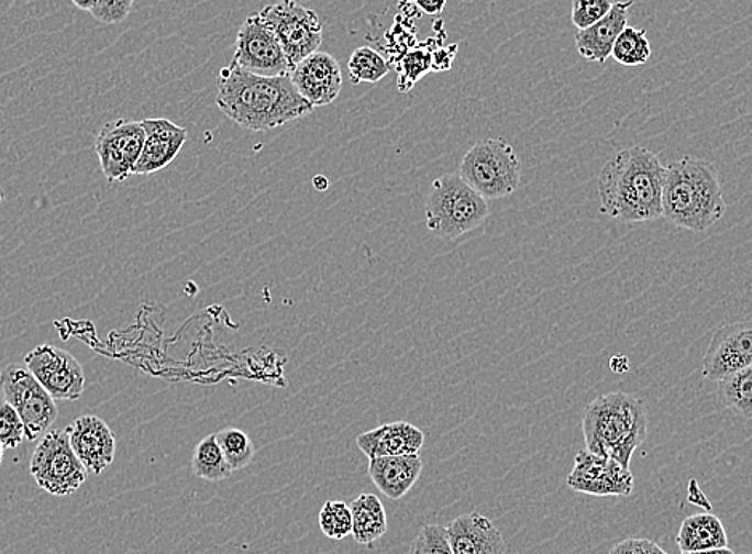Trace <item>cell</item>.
<instances>
[{
	"label": "cell",
	"instance_id": "1",
	"mask_svg": "<svg viewBox=\"0 0 752 554\" xmlns=\"http://www.w3.org/2000/svg\"><path fill=\"white\" fill-rule=\"evenodd\" d=\"M217 107L226 118L251 132H268L303 119L314 111L290 76L266 77L231 63L218 75Z\"/></svg>",
	"mask_w": 752,
	"mask_h": 554
},
{
	"label": "cell",
	"instance_id": "2",
	"mask_svg": "<svg viewBox=\"0 0 752 554\" xmlns=\"http://www.w3.org/2000/svg\"><path fill=\"white\" fill-rule=\"evenodd\" d=\"M666 167L644 146L621 149L599 175L600 213L623 223L655 222L663 217Z\"/></svg>",
	"mask_w": 752,
	"mask_h": 554
},
{
	"label": "cell",
	"instance_id": "3",
	"mask_svg": "<svg viewBox=\"0 0 752 554\" xmlns=\"http://www.w3.org/2000/svg\"><path fill=\"white\" fill-rule=\"evenodd\" d=\"M719 170L709 160L685 156L666 167L663 219L681 230L703 233L726 215Z\"/></svg>",
	"mask_w": 752,
	"mask_h": 554
},
{
	"label": "cell",
	"instance_id": "4",
	"mask_svg": "<svg viewBox=\"0 0 752 554\" xmlns=\"http://www.w3.org/2000/svg\"><path fill=\"white\" fill-rule=\"evenodd\" d=\"M649 434V413L638 396L607 392L594 399L583 412L586 448L600 457L613 458L629 469L631 458Z\"/></svg>",
	"mask_w": 752,
	"mask_h": 554
},
{
	"label": "cell",
	"instance_id": "5",
	"mask_svg": "<svg viewBox=\"0 0 752 554\" xmlns=\"http://www.w3.org/2000/svg\"><path fill=\"white\" fill-rule=\"evenodd\" d=\"M428 230L455 241L483 226L490 215L487 199L474 191L458 174H445L432 181L424 203Z\"/></svg>",
	"mask_w": 752,
	"mask_h": 554
},
{
	"label": "cell",
	"instance_id": "6",
	"mask_svg": "<svg viewBox=\"0 0 752 554\" xmlns=\"http://www.w3.org/2000/svg\"><path fill=\"white\" fill-rule=\"evenodd\" d=\"M458 175L485 199L515 195L522 180V164L505 138H485L467 149Z\"/></svg>",
	"mask_w": 752,
	"mask_h": 554
},
{
	"label": "cell",
	"instance_id": "7",
	"mask_svg": "<svg viewBox=\"0 0 752 554\" xmlns=\"http://www.w3.org/2000/svg\"><path fill=\"white\" fill-rule=\"evenodd\" d=\"M30 472L42 490L55 497H68L86 483V466L77 457L66 430L48 431L34 448Z\"/></svg>",
	"mask_w": 752,
	"mask_h": 554
},
{
	"label": "cell",
	"instance_id": "8",
	"mask_svg": "<svg viewBox=\"0 0 752 554\" xmlns=\"http://www.w3.org/2000/svg\"><path fill=\"white\" fill-rule=\"evenodd\" d=\"M0 381L3 399L19 412L26 440L36 441L48 433L58 419V407L31 370L24 364H9L0 372Z\"/></svg>",
	"mask_w": 752,
	"mask_h": 554
},
{
	"label": "cell",
	"instance_id": "9",
	"mask_svg": "<svg viewBox=\"0 0 752 554\" xmlns=\"http://www.w3.org/2000/svg\"><path fill=\"white\" fill-rule=\"evenodd\" d=\"M263 23L273 31L286 52L291 66L303 62L322 45L323 24L314 10L297 0H280L256 12Z\"/></svg>",
	"mask_w": 752,
	"mask_h": 554
},
{
	"label": "cell",
	"instance_id": "10",
	"mask_svg": "<svg viewBox=\"0 0 752 554\" xmlns=\"http://www.w3.org/2000/svg\"><path fill=\"white\" fill-rule=\"evenodd\" d=\"M233 62L258 76H290L294 71L283 45L258 13L248 16L239 30Z\"/></svg>",
	"mask_w": 752,
	"mask_h": 554
},
{
	"label": "cell",
	"instance_id": "11",
	"mask_svg": "<svg viewBox=\"0 0 752 554\" xmlns=\"http://www.w3.org/2000/svg\"><path fill=\"white\" fill-rule=\"evenodd\" d=\"M144 138L143 122L119 121L107 122L100 129L95 142L101 171L111 184L124 181L132 177L133 167L142 156Z\"/></svg>",
	"mask_w": 752,
	"mask_h": 554
},
{
	"label": "cell",
	"instance_id": "12",
	"mask_svg": "<svg viewBox=\"0 0 752 554\" xmlns=\"http://www.w3.org/2000/svg\"><path fill=\"white\" fill-rule=\"evenodd\" d=\"M24 366L55 401H77L82 398L86 374L71 353L52 345H38L26 354Z\"/></svg>",
	"mask_w": 752,
	"mask_h": 554
},
{
	"label": "cell",
	"instance_id": "13",
	"mask_svg": "<svg viewBox=\"0 0 752 554\" xmlns=\"http://www.w3.org/2000/svg\"><path fill=\"white\" fill-rule=\"evenodd\" d=\"M752 366V319L720 325L701 363L706 380L720 381Z\"/></svg>",
	"mask_w": 752,
	"mask_h": 554
},
{
	"label": "cell",
	"instance_id": "14",
	"mask_svg": "<svg viewBox=\"0 0 752 554\" xmlns=\"http://www.w3.org/2000/svg\"><path fill=\"white\" fill-rule=\"evenodd\" d=\"M567 486L586 496L629 497L634 490V476L613 458L600 457L583 448L576 454Z\"/></svg>",
	"mask_w": 752,
	"mask_h": 554
},
{
	"label": "cell",
	"instance_id": "15",
	"mask_svg": "<svg viewBox=\"0 0 752 554\" xmlns=\"http://www.w3.org/2000/svg\"><path fill=\"white\" fill-rule=\"evenodd\" d=\"M298 92L312 108L333 103L343 89L339 59L327 52H314L295 66L290 75Z\"/></svg>",
	"mask_w": 752,
	"mask_h": 554
},
{
	"label": "cell",
	"instance_id": "16",
	"mask_svg": "<svg viewBox=\"0 0 752 554\" xmlns=\"http://www.w3.org/2000/svg\"><path fill=\"white\" fill-rule=\"evenodd\" d=\"M66 433L87 472L101 475L114 462L115 436L100 417H80L66 428Z\"/></svg>",
	"mask_w": 752,
	"mask_h": 554
},
{
	"label": "cell",
	"instance_id": "17",
	"mask_svg": "<svg viewBox=\"0 0 752 554\" xmlns=\"http://www.w3.org/2000/svg\"><path fill=\"white\" fill-rule=\"evenodd\" d=\"M142 122L146 138L133 175L156 174L177 159L188 140V130L168 119H144Z\"/></svg>",
	"mask_w": 752,
	"mask_h": 554
},
{
	"label": "cell",
	"instance_id": "18",
	"mask_svg": "<svg viewBox=\"0 0 752 554\" xmlns=\"http://www.w3.org/2000/svg\"><path fill=\"white\" fill-rule=\"evenodd\" d=\"M445 529L453 554H506L501 532L477 511L453 519Z\"/></svg>",
	"mask_w": 752,
	"mask_h": 554
},
{
	"label": "cell",
	"instance_id": "19",
	"mask_svg": "<svg viewBox=\"0 0 752 554\" xmlns=\"http://www.w3.org/2000/svg\"><path fill=\"white\" fill-rule=\"evenodd\" d=\"M424 436L420 428L409 422H392L358 434L356 443L368 461L392 455H417L423 448Z\"/></svg>",
	"mask_w": 752,
	"mask_h": 554
},
{
	"label": "cell",
	"instance_id": "20",
	"mask_svg": "<svg viewBox=\"0 0 752 554\" xmlns=\"http://www.w3.org/2000/svg\"><path fill=\"white\" fill-rule=\"evenodd\" d=\"M632 5H634V0L615 2L610 12L602 20L576 33V51L586 62L604 65L609 59L615 41L620 36L621 31L628 26L629 10Z\"/></svg>",
	"mask_w": 752,
	"mask_h": 554
},
{
	"label": "cell",
	"instance_id": "21",
	"mask_svg": "<svg viewBox=\"0 0 752 554\" xmlns=\"http://www.w3.org/2000/svg\"><path fill=\"white\" fill-rule=\"evenodd\" d=\"M423 472L420 455H392V457L372 458L368 476L376 489L389 500H400L412 490Z\"/></svg>",
	"mask_w": 752,
	"mask_h": 554
},
{
	"label": "cell",
	"instance_id": "22",
	"mask_svg": "<svg viewBox=\"0 0 752 554\" xmlns=\"http://www.w3.org/2000/svg\"><path fill=\"white\" fill-rule=\"evenodd\" d=\"M676 543L681 552H701L729 546V539L722 521L716 514L698 513L684 519Z\"/></svg>",
	"mask_w": 752,
	"mask_h": 554
},
{
	"label": "cell",
	"instance_id": "23",
	"mask_svg": "<svg viewBox=\"0 0 752 554\" xmlns=\"http://www.w3.org/2000/svg\"><path fill=\"white\" fill-rule=\"evenodd\" d=\"M354 540L362 546L374 545L388 532V517L385 505L374 494H361L351 501Z\"/></svg>",
	"mask_w": 752,
	"mask_h": 554
},
{
	"label": "cell",
	"instance_id": "24",
	"mask_svg": "<svg viewBox=\"0 0 752 554\" xmlns=\"http://www.w3.org/2000/svg\"><path fill=\"white\" fill-rule=\"evenodd\" d=\"M717 401L744 419H752V366L717 381Z\"/></svg>",
	"mask_w": 752,
	"mask_h": 554
},
{
	"label": "cell",
	"instance_id": "25",
	"mask_svg": "<svg viewBox=\"0 0 752 554\" xmlns=\"http://www.w3.org/2000/svg\"><path fill=\"white\" fill-rule=\"evenodd\" d=\"M192 473L200 479L218 483L233 475L230 463L217 441V434H209L196 447L192 455Z\"/></svg>",
	"mask_w": 752,
	"mask_h": 554
},
{
	"label": "cell",
	"instance_id": "26",
	"mask_svg": "<svg viewBox=\"0 0 752 554\" xmlns=\"http://www.w3.org/2000/svg\"><path fill=\"white\" fill-rule=\"evenodd\" d=\"M432 48L430 42L410 48L406 55L397 59V90L410 92L414 84L420 82L431 71Z\"/></svg>",
	"mask_w": 752,
	"mask_h": 554
},
{
	"label": "cell",
	"instance_id": "27",
	"mask_svg": "<svg viewBox=\"0 0 752 554\" xmlns=\"http://www.w3.org/2000/svg\"><path fill=\"white\" fill-rule=\"evenodd\" d=\"M353 84H378L391 69V62L372 47H357L347 62Z\"/></svg>",
	"mask_w": 752,
	"mask_h": 554
},
{
	"label": "cell",
	"instance_id": "28",
	"mask_svg": "<svg viewBox=\"0 0 752 554\" xmlns=\"http://www.w3.org/2000/svg\"><path fill=\"white\" fill-rule=\"evenodd\" d=\"M615 62L623 66H642L652 56L649 37L645 30L627 26L615 41L611 48Z\"/></svg>",
	"mask_w": 752,
	"mask_h": 554
},
{
	"label": "cell",
	"instance_id": "29",
	"mask_svg": "<svg viewBox=\"0 0 752 554\" xmlns=\"http://www.w3.org/2000/svg\"><path fill=\"white\" fill-rule=\"evenodd\" d=\"M215 434L218 444H220L224 458L230 463L233 473L241 472L251 465L256 451L251 436L245 431L237 430V428H226V430L218 431Z\"/></svg>",
	"mask_w": 752,
	"mask_h": 554
},
{
	"label": "cell",
	"instance_id": "30",
	"mask_svg": "<svg viewBox=\"0 0 752 554\" xmlns=\"http://www.w3.org/2000/svg\"><path fill=\"white\" fill-rule=\"evenodd\" d=\"M319 525L327 539L343 540L353 534V514L346 501L330 500L319 513Z\"/></svg>",
	"mask_w": 752,
	"mask_h": 554
},
{
	"label": "cell",
	"instance_id": "31",
	"mask_svg": "<svg viewBox=\"0 0 752 554\" xmlns=\"http://www.w3.org/2000/svg\"><path fill=\"white\" fill-rule=\"evenodd\" d=\"M409 554H453L447 529L439 524L424 525L414 536Z\"/></svg>",
	"mask_w": 752,
	"mask_h": 554
},
{
	"label": "cell",
	"instance_id": "32",
	"mask_svg": "<svg viewBox=\"0 0 752 554\" xmlns=\"http://www.w3.org/2000/svg\"><path fill=\"white\" fill-rule=\"evenodd\" d=\"M615 5L613 0H574L572 3V23L582 31L602 20Z\"/></svg>",
	"mask_w": 752,
	"mask_h": 554
},
{
	"label": "cell",
	"instance_id": "33",
	"mask_svg": "<svg viewBox=\"0 0 752 554\" xmlns=\"http://www.w3.org/2000/svg\"><path fill=\"white\" fill-rule=\"evenodd\" d=\"M24 425L19 412L5 399L0 401V444L5 448H15L23 443Z\"/></svg>",
	"mask_w": 752,
	"mask_h": 554
},
{
	"label": "cell",
	"instance_id": "34",
	"mask_svg": "<svg viewBox=\"0 0 752 554\" xmlns=\"http://www.w3.org/2000/svg\"><path fill=\"white\" fill-rule=\"evenodd\" d=\"M135 0H100L91 15L103 24H119L129 19Z\"/></svg>",
	"mask_w": 752,
	"mask_h": 554
},
{
	"label": "cell",
	"instance_id": "35",
	"mask_svg": "<svg viewBox=\"0 0 752 554\" xmlns=\"http://www.w3.org/2000/svg\"><path fill=\"white\" fill-rule=\"evenodd\" d=\"M609 554H670L649 539H627L615 545Z\"/></svg>",
	"mask_w": 752,
	"mask_h": 554
},
{
	"label": "cell",
	"instance_id": "36",
	"mask_svg": "<svg viewBox=\"0 0 752 554\" xmlns=\"http://www.w3.org/2000/svg\"><path fill=\"white\" fill-rule=\"evenodd\" d=\"M456 52H458V45H450V47L439 45L435 51H432L431 71H449L452 68Z\"/></svg>",
	"mask_w": 752,
	"mask_h": 554
},
{
	"label": "cell",
	"instance_id": "37",
	"mask_svg": "<svg viewBox=\"0 0 752 554\" xmlns=\"http://www.w3.org/2000/svg\"><path fill=\"white\" fill-rule=\"evenodd\" d=\"M414 7L427 15H441L444 12L447 0H414Z\"/></svg>",
	"mask_w": 752,
	"mask_h": 554
},
{
	"label": "cell",
	"instance_id": "38",
	"mask_svg": "<svg viewBox=\"0 0 752 554\" xmlns=\"http://www.w3.org/2000/svg\"><path fill=\"white\" fill-rule=\"evenodd\" d=\"M609 366L615 374H624L629 370V359L623 354H615L613 357H610Z\"/></svg>",
	"mask_w": 752,
	"mask_h": 554
},
{
	"label": "cell",
	"instance_id": "39",
	"mask_svg": "<svg viewBox=\"0 0 752 554\" xmlns=\"http://www.w3.org/2000/svg\"><path fill=\"white\" fill-rule=\"evenodd\" d=\"M73 5L76 7V9L82 10V12H90L91 10L95 9V7L98 5V2L100 0H71Z\"/></svg>",
	"mask_w": 752,
	"mask_h": 554
},
{
	"label": "cell",
	"instance_id": "40",
	"mask_svg": "<svg viewBox=\"0 0 752 554\" xmlns=\"http://www.w3.org/2000/svg\"><path fill=\"white\" fill-rule=\"evenodd\" d=\"M681 554H734V552L733 550H730L729 546H723V549L701 550V552H682Z\"/></svg>",
	"mask_w": 752,
	"mask_h": 554
},
{
	"label": "cell",
	"instance_id": "41",
	"mask_svg": "<svg viewBox=\"0 0 752 554\" xmlns=\"http://www.w3.org/2000/svg\"><path fill=\"white\" fill-rule=\"evenodd\" d=\"M314 185H316V188L319 189V191H323V189H327V185H329V181H327L325 178L316 177L314 178Z\"/></svg>",
	"mask_w": 752,
	"mask_h": 554
},
{
	"label": "cell",
	"instance_id": "42",
	"mask_svg": "<svg viewBox=\"0 0 752 554\" xmlns=\"http://www.w3.org/2000/svg\"><path fill=\"white\" fill-rule=\"evenodd\" d=\"M397 2H399L400 5H409V3H413L414 0H397Z\"/></svg>",
	"mask_w": 752,
	"mask_h": 554
},
{
	"label": "cell",
	"instance_id": "43",
	"mask_svg": "<svg viewBox=\"0 0 752 554\" xmlns=\"http://www.w3.org/2000/svg\"><path fill=\"white\" fill-rule=\"evenodd\" d=\"M3 451H5V447H3L2 444H0V463L3 461Z\"/></svg>",
	"mask_w": 752,
	"mask_h": 554
},
{
	"label": "cell",
	"instance_id": "44",
	"mask_svg": "<svg viewBox=\"0 0 752 554\" xmlns=\"http://www.w3.org/2000/svg\"><path fill=\"white\" fill-rule=\"evenodd\" d=\"M3 199H5V192H3V189L0 188V203H2Z\"/></svg>",
	"mask_w": 752,
	"mask_h": 554
},
{
	"label": "cell",
	"instance_id": "45",
	"mask_svg": "<svg viewBox=\"0 0 752 554\" xmlns=\"http://www.w3.org/2000/svg\"><path fill=\"white\" fill-rule=\"evenodd\" d=\"M3 399L2 381H0V401Z\"/></svg>",
	"mask_w": 752,
	"mask_h": 554
}]
</instances>
